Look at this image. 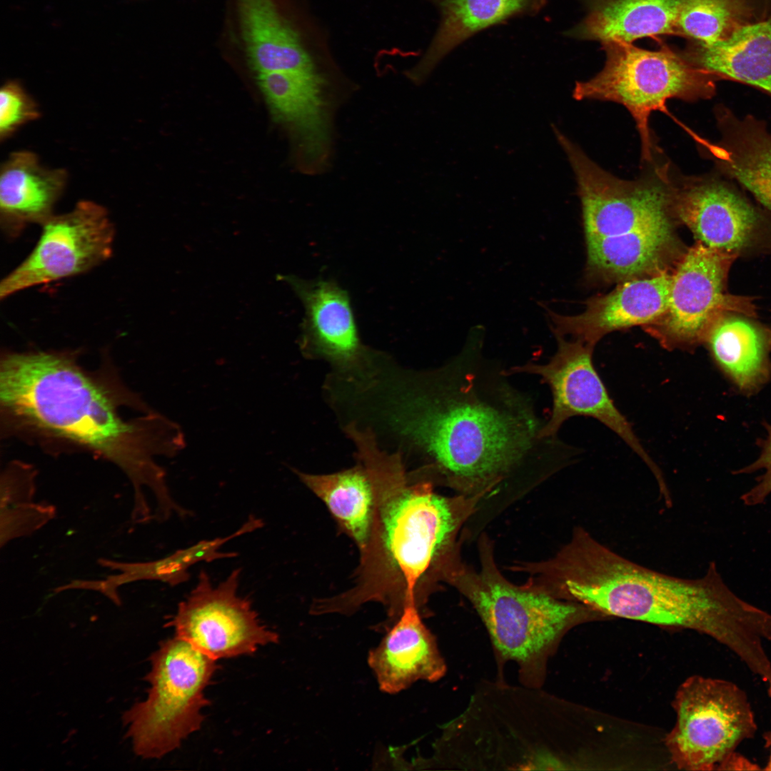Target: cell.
<instances>
[{
  "label": "cell",
  "instance_id": "1",
  "mask_svg": "<svg viewBox=\"0 0 771 771\" xmlns=\"http://www.w3.org/2000/svg\"><path fill=\"white\" fill-rule=\"evenodd\" d=\"M480 348L381 387L378 404L436 481L469 496H486L530 470L559 468L576 454L542 435L545 421L530 398Z\"/></svg>",
  "mask_w": 771,
  "mask_h": 771
},
{
  "label": "cell",
  "instance_id": "2",
  "mask_svg": "<svg viewBox=\"0 0 771 771\" xmlns=\"http://www.w3.org/2000/svg\"><path fill=\"white\" fill-rule=\"evenodd\" d=\"M525 570L535 587L557 598L605 616L695 630L746 665L771 638V613L732 592L714 561L700 578L670 575L620 555L578 526L553 558L527 563Z\"/></svg>",
  "mask_w": 771,
  "mask_h": 771
},
{
  "label": "cell",
  "instance_id": "3",
  "mask_svg": "<svg viewBox=\"0 0 771 771\" xmlns=\"http://www.w3.org/2000/svg\"><path fill=\"white\" fill-rule=\"evenodd\" d=\"M0 400L6 416L21 425L77 443L119 467L133 486L134 513L151 509L144 487L155 495L158 508L173 505L166 471L153 458H172L185 448L181 427L153 411L125 420L112 394L71 356L51 351L4 355Z\"/></svg>",
  "mask_w": 771,
  "mask_h": 771
},
{
  "label": "cell",
  "instance_id": "4",
  "mask_svg": "<svg viewBox=\"0 0 771 771\" xmlns=\"http://www.w3.org/2000/svg\"><path fill=\"white\" fill-rule=\"evenodd\" d=\"M557 702L543 687L483 680L445 723L428 768L452 770L572 769L555 740Z\"/></svg>",
  "mask_w": 771,
  "mask_h": 771
},
{
  "label": "cell",
  "instance_id": "5",
  "mask_svg": "<svg viewBox=\"0 0 771 771\" xmlns=\"http://www.w3.org/2000/svg\"><path fill=\"white\" fill-rule=\"evenodd\" d=\"M480 569L463 563L459 553L442 568L445 581L473 605L486 628L498 678L504 666L516 665L519 682L543 687L550 657L565 633L588 619L605 617L583 604L557 598L528 583L515 585L500 573L488 537L479 541Z\"/></svg>",
  "mask_w": 771,
  "mask_h": 771
},
{
  "label": "cell",
  "instance_id": "6",
  "mask_svg": "<svg viewBox=\"0 0 771 771\" xmlns=\"http://www.w3.org/2000/svg\"><path fill=\"white\" fill-rule=\"evenodd\" d=\"M433 488L428 480L408 484L401 462L388 465L380 477L371 537L378 534L383 556L403 583L404 603L417 602L423 578L429 571L438 577L458 550L457 535L485 497L444 496Z\"/></svg>",
  "mask_w": 771,
  "mask_h": 771
},
{
  "label": "cell",
  "instance_id": "7",
  "mask_svg": "<svg viewBox=\"0 0 771 771\" xmlns=\"http://www.w3.org/2000/svg\"><path fill=\"white\" fill-rule=\"evenodd\" d=\"M603 46V68L589 80L577 81L573 96L623 105L635 122L642 162L651 163L659 151L649 126L651 114L663 111L670 99L694 102L712 97L717 79L666 45L653 51L620 42Z\"/></svg>",
  "mask_w": 771,
  "mask_h": 771
},
{
  "label": "cell",
  "instance_id": "8",
  "mask_svg": "<svg viewBox=\"0 0 771 771\" xmlns=\"http://www.w3.org/2000/svg\"><path fill=\"white\" fill-rule=\"evenodd\" d=\"M150 660L147 696L124 712L123 722L135 754L158 759L200 728L201 710L210 703L203 690L218 666L176 636L163 641Z\"/></svg>",
  "mask_w": 771,
  "mask_h": 771
},
{
  "label": "cell",
  "instance_id": "9",
  "mask_svg": "<svg viewBox=\"0 0 771 771\" xmlns=\"http://www.w3.org/2000/svg\"><path fill=\"white\" fill-rule=\"evenodd\" d=\"M674 707L677 721L666 745L682 770H719L757 730L747 694L727 680L690 677L680 686Z\"/></svg>",
  "mask_w": 771,
  "mask_h": 771
},
{
  "label": "cell",
  "instance_id": "10",
  "mask_svg": "<svg viewBox=\"0 0 771 771\" xmlns=\"http://www.w3.org/2000/svg\"><path fill=\"white\" fill-rule=\"evenodd\" d=\"M737 256L697 241L685 253L672 276L668 306L647 330L667 349H690L705 339L723 315L756 316L753 298L727 290L730 269Z\"/></svg>",
  "mask_w": 771,
  "mask_h": 771
},
{
  "label": "cell",
  "instance_id": "11",
  "mask_svg": "<svg viewBox=\"0 0 771 771\" xmlns=\"http://www.w3.org/2000/svg\"><path fill=\"white\" fill-rule=\"evenodd\" d=\"M558 349L545 363H528L506 370L508 376L527 373L540 377L552 393V410L541 434L557 437L562 425L575 416L593 418L618 435L651 470L660 490L667 488L662 474L643 448L630 422L611 398L593 361L594 346L555 336Z\"/></svg>",
  "mask_w": 771,
  "mask_h": 771
},
{
  "label": "cell",
  "instance_id": "12",
  "mask_svg": "<svg viewBox=\"0 0 771 771\" xmlns=\"http://www.w3.org/2000/svg\"><path fill=\"white\" fill-rule=\"evenodd\" d=\"M241 573L234 569L214 585L201 570L195 587L166 625L215 660L252 654L258 646L277 642L278 635L260 623L250 600L238 595Z\"/></svg>",
  "mask_w": 771,
  "mask_h": 771
},
{
  "label": "cell",
  "instance_id": "13",
  "mask_svg": "<svg viewBox=\"0 0 771 771\" xmlns=\"http://www.w3.org/2000/svg\"><path fill=\"white\" fill-rule=\"evenodd\" d=\"M30 254L1 282L0 298L22 290L84 273L112 253L114 223L107 210L81 201L69 213L51 216Z\"/></svg>",
  "mask_w": 771,
  "mask_h": 771
},
{
  "label": "cell",
  "instance_id": "14",
  "mask_svg": "<svg viewBox=\"0 0 771 771\" xmlns=\"http://www.w3.org/2000/svg\"><path fill=\"white\" fill-rule=\"evenodd\" d=\"M672 211L697 241L739 257L770 248L767 218L731 184L711 175L688 176L672 168Z\"/></svg>",
  "mask_w": 771,
  "mask_h": 771
},
{
  "label": "cell",
  "instance_id": "15",
  "mask_svg": "<svg viewBox=\"0 0 771 771\" xmlns=\"http://www.w3.org/2000/svg\"><path fill=\"white\" fill-rule=\"evenodd\" d=\"M257 79L275 119L295 141L304 171H324L331 158L333 115L339 103L328 79L318 69L260 74Z\"/></svg>",
  "mask_w": 771,
  "mask_h": 771
},
{
  "label": "cell",
  "instance_id": "16",
  "mask_svg": "<svg viewBox=\"0 0 771 771\" xmlns=\"http://www.w3.org/2000/svg\"><path fill=\"white\" fill-rule=\"evenodd\" d=\"M305 308L301 348L343 371L358 370L374 353L361 342L348 293L334 280L287 279Z\"/></svg>",
  "mask_w": 771,
  "mask_h": 771
},
{
  "label": "cell",
  "instance_id": "17",
  "mask_svg": "<svg viewBox=\"0 0 771 771\" xmlns=\"http://www.w3.org/2000/svg\"><path fill=\"white\" fill-rule=\"evenodd\" d=\"M672 276L666 273L627 281L610 293L590 298L580 314L563 316L548 309L555 336L595 344L605 335L657 321L668 306Z\"/></svg>",
  "mask_w": 771,
  "mask_h": 771
},
{
  "label": "cell",
  "instance_id": "18",
  "mask_svg": "<svg viewBox=\"0 0 771 771\" xmlns=\"http://www.w3.org/2000/svg\"><path fill=\"white\" fill-rule=\"evenodd\" d=\"M351 438L358 449V463L331 474H310L293 470L299 480L327 506L343 530L366 552L371 538L378 498L376 442L366 432Z\"/></svg>",
  "mask_w": 771,
  "mask_h": 771
},
{
  "label": "cell",
  "instance_id": "19",
  "mask_svg": "<svg viewBox=\"0 0 771 771\" xmlns=\"http://www.w3.org/2000/svg\"><path fill=\"white\" fill-rule=\"evenodd\" d=\"M368 663L381 690L388 694L401 692L418 680L436 682L447 670L436 639L423 623L415 601L404 603L398 619L369 652Z\"/></svg>",
  "mask_w": 771,
  "mask_h": 771
},
{
  "label": "cell",
  "instance_id": "20",
  "mask_svg": "<svg viewBox=\"0 0 771 771\" xmlns=\"http://www.w3.org/2000/svg\"><path fill=\"white\" fill-rule=\"evenodd\" d=\"M715 114L718 141L692 136L722 174L739 183L771 211V133L765 123L751 115L740 118L722 105Z\"/></svg>",
  "mask_w": 771,
  "mask_h": 771
},
{
  "label": "cell",
  "instance_id": "21",
  "mask_svg": "<svg viewBox=\"0 0 771 771\" xmlns=\"http://www.w3.org/2000/svg\"><path fill=\"white\" fill-rule=\"evenodd\" d=\"M64 168H47L29 151L12 153L0 173V223L16 238L29 224L42 225L51 216L67 182Z\"/></svg>",
  "mask_w": 771,
  "mask_h": 771
},
{
  "label": "cell",
  "instance_id": "22",
  "mask_svg": "<svg viewBox=\"0 0 771 771\" xmlns=\"http://www.w3.org/2000/svg\"><path fill=\"white\" fill-rule=\"evenodd\" d=\"M438 8L440 22L420 61L405 71L422 84L451 51L476 33L519 16L540 11L547 0H428Z\"/></svg>",
  "mask_w": 771,
  "mask_h": 771
},
{
  "label": "cell",
  "instance_id": "23",
  "mask_svg": "<svg viewBox=\"0 0 771 771\" xmlns=\"http://www.w3.org/2000/svg\"><path fill=\"white\" fill-rule=\"evenodd\" d=\"M750 318L722 316L704 341L719 370L745 394L758 391L771 378V328Z\"/></svg>",
  "mask_w": 771,
  "mask_h": 771
},
{
  "label": "cell",
  "instance_id": "24",
  "mask_svg": "<svg viewBox=\"0 0 771 771\" xmlns=\"http://www.w3.org/2000/svg\"><path fill=\"white\" fill-rule=\"evenodd\" d=\"M584 19L566 35L583 40L633 44L638 39L675 35L682 0H580Z\"/></svg>",
  "mask_w": 771,
  "mask_h": 771
},
{
  "label": "cell",
  "instance_id": "25",
  "mask_svg": "<svg viewBox=\"0 0 771 771\" xmlns=\"http://www.w3.org/2000/svg\"><path fill=\"white\" fill-rule=\"evenodd\" d=\"M683 54L717 80L741 82L771 96V17L746 24L722 41H692Z\"/></svg>",
  "mask_w": 771,
  "mask_h": 771
},
{
  "label": "cell",
  "instance_id": "26",
  "mask_svg": "<svg viewBox=\"0 0 771 771\" xmlns=\"http://www.w3.org/2000/svg\"><path fill=\"white\" fill-rule=\"evenodd\" d=\"M238 7L247 56L257 74L317 69L272 0H238Z\"/></svg>",
  "mask_w": 771,
  "mask_h": 771
},
{
  "label": "cell",
  "instance_id": "27",
  "mask_svg": "<svg viewBox=\"0 0 771 771\" xmlns=\"http://www.w3.org/2000/svg\"><path fill=\"white\" fill-rule=\"evenodd\" d=\"M261 528L258 518L250 515L247 520L233 533L211 540H201L186 548L180 549L163 558L148 562L124 563L108 559H99L98 563L118 574L109 575L103 580H75V589L97 590L115 604L121 600L116 590L123 585L139 580H156L176 586L188 580L189 569L201 562H212L223 558H234V552L221 551V547L228 541L251 533Z\"/></svg>",
  "mask_w": 771,
  "mask_h": 771
},
{
  "label": "cell",
  "instance_id": "28",
  "mask_svg": "<svg viewBox=\"0 0 771 771\" xmlns=\"http://www.w3.org/2000/svg\"><path fill=\"white\" fill-rule=\"evenodd\" d=\"M585 237L590 268L613 280L637 278L659 268L675 240L672 225L618 236Z\"/></svg>",
  "mask_w": 771,
  "mask_h": 771
},
{
  "label": "cell",
  "instance_id": "29",
  "mask_svg": "<svg viewBox=\"0 0 771 771\" xmlns=\"http://www.w3.org/2000/svg\"><path fill=\"white\" fill-rule=\"evenodd\" d=\"M771 17V0H682L675 34L700 43L722 41Z\"/></svg>",
  "mask_w": 771,
  "mask_h": 771
},
{
  "label": "cell",
  "instance_id": "30",
  "mask_svg": "<svg viewBox=\"0 0 771 771\" xmlns=\"http://www.w3.org/2000/svg\"><path fill=\"white\" fill-rule=\"evenodd\" d=\"M1 547L28 536L53 519L56 508L46 503L27 502L0 508Z\"/></svg>",
  "mask_w": 771,
  "mask_h": 771
},
{
  "label": "cell",
  "instance_id": "31",
  "mask_svg": "<svg viewBox=\"0 0 771 771\" xmlns=\"http://www.w3.org/2000/svg\"><path fill=\"white\" fill-rule=\"evenodd\" d=\"M40 116L34 100L16 81H8L0 90V138L10 137L19 127Z\"/></svg>",
  "mask_w": 771,
  "mask_h": 771
},
{
  "label": "cell",
  "instance_id": "32",
  "mask_svg": "<svg viewBox=\"0 0 771 771\" xmlns=\"http://www.w3.org/2000/svg\"><path fill=\"white\" fill-rule=\"evenodd\" d=\"M766 430L767 435L760 440L761 451L759 457L748 466L735 472L737 474H745L759 470L763 471L762 474L757 478L756 484L741 496L743 503L747 506L764 503L771 494V425H766Z\"/></svg>",
  "mask_w": 771,
  "mask_h": 771
},
{
  "label": "cell",
  "instance_id": "33",
  "mask_svg": "<svg viewBox=\"0 0 771 771\" xmlns=\"http://www.w3.org/2000/svg\"><path fill=\"white\" fill-rule=\"evenodd\" d=\"M0 508L31 502L35 493L34 473L29 469L5 471L1 485Z\"/></svg>",
  "mask_w": 771,
  "mask_h": 771
},
{
  "label": "cell",
  "instance_id": "34",
  "mask_svg": "<svg viewBox=\"0 0 771 771\" xmlns=\"http://www.w3.org/2000/svg\"><path fill=\"white\" fill-rule=\"evenodd\" d=\"M760 769L757 764L752 762L740 753L735 752L720 765L719 770H752Z\"/></svg>",
  "mask_w": 771,
  "mask_h": 771
},
{
  "label": "cell",
  "instance_id": "35",
  "mask_svg": "<svg viewBox=\"0 0 771 771\" xmlns=\"http://www.w3.org/2000/svg\"><path fill=\"white\" fill-rule=\"evenodd\" d=\"M768 695L771 699V692L769 693ZM764 738L765 742V747L768 751V757L765 763L764 770L771 771V727L770 729L765 735Z\"/></svg>",
  "mask_w": 771,
  "mask_h": 771
}]
</instances>
